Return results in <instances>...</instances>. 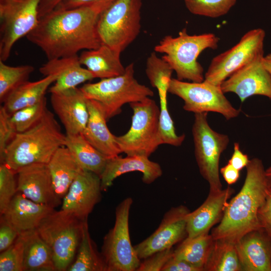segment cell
<instances>
[{"instance_id": "6da1fadb", "label": "cell", "mask_w": 271, "mask_h": 271, "mask_svg": "<svg viewBox=\"0 0 271 271\" xmlns=\"http://www.w3.org/2000/svg\"><path fill=\"white\" fill-rule=\"evenodd\" d=\"M111 3L54 9L40 18L26 37L43 51L48 60L97 49L102 45L97 30L98 17Z\"/></svg>"}, {"instance_id": "7a4b0ae2", "label": "cell", "mask_w": 271, "mask_h": 271, "mask_svg": "<svg viewBox=\"0 0 271 271\" xmlns=\"http://www.w3.org/2000/svg\"><path fill=\"white\" fill-rule=\"evenodd\" d=\"M246 169L241 190L228 201L219 225L211 231L214 239L235 243L245 234L260 228L257 213L268 192L265 170L262 161L256 158L249 160Z\"/></svg>"}, {"instance_id": "3957f363", "label": "cell", "mask_w": 271, "mask_h": 271, "mask_svg": "<svg viewBox=\"0 0 271 271\" xmlns=\"http://www.w3.org/2000/svg\"><path fill=\"white\" fill-rule=\"evenodd\" d=\"M65 139L66 134L48 109L36 124L16 134L6 148L3 163L15 173L33 164H48L56 151L65 146Z\"/></svg>"}, {"instance_id": "277c9868", "label": "cell", "mask_w": 271, "mask_h": 271, "mask_svg": "<svg viewBox=\"0 0 271 271\" xmlns=\"http://www.w3.org/2000/svg\"><path fill=\"white\" fill-rule=\"evenodd\" d=\"M219 41L214 34L190 35L184 28L177 37L165 36L154 50L164 54L162 58L175 71L177 79L201 82L204 80V69L197 58L206 49H217Z\"/></svg>"}, {"instance_id": "5b68a950", "label": "cell", "mask_w": 271, "mask_h": 271, "mask_svg": "<svg viewBox=\"0 0 271 271\" xmlns=\"http://www.w3.org/2000/svg\"><path fill=\"white\" fill-rule=\"evenodd\" d=\"M134 64L125 67L123 74L84 84L80 89L87 99L96 101L107 120L119 114L126 103L142 101L153 96V91L140 83L134 76Z\"/></svg>"}, {"instance_id": "8992f818", "label": "cell", "mask_w": 271, "mask_h": 271, "mask_svg": "<svg viewBox=\"0 0 271 271\" xmlns=\"http://www.w3.org/2000/svg\"><path fill=\"white\" fill-rule=\"evenodd\" d=\"M83 221L69 212L54 210L36 229L51 250L56 270H67L73 261L82 237Z\"/></svg>"}, {"instance_id": "52a82bcc", "label": "cell", "mask_w": 271, "mask_h": 271, "mask_svg": "<svg viewBox=\"0 0 271 271\" xmlns=\"http://www.w3.org/2000/svg\"><path fill=\"white\" fill-rule=\"evenodd\" d=\"M142 0H114L98 17L97 30L102 44L120 52L141 31Z\"/></svg>"}, {"instance_id": "ba28073f", "label": "cell", "mask_w": 271, "mask_h": 271, "mask_svg": "<svg viewBox=\"0 0 271 271\" xmlns=\"http://www.w3.org/2000/svg\"><path fill=\"white\" fill-rule=\"evenodd\" d=\"M133 111L131 126L124 134L115 136L121 153L148 157L163 144L159 127L160 107L150 97L129 103Z\"/></svg>"}, {"instance_id": "9c48e42d", "label": "cell", "mask_w": 271, "mask_h": 271, "mask_svg": "<svg viewBox=\"0 0 271 271\" xmlns=\"http://www.w3.org/2000/svg\"><path fill=\"white\" fill-rule=\"evenodd\" d=\"M207 113H195L192 132L200 173L208 183L209 191L217 192L222 189L219 161L229 144V138L211 128L207 121Z\"/></svg>"}, {"instance_id": "30bf717a", "label": "cell", "mask_w": 271, "mask_h": 271, "mask_svg": "<svg viewBox=\"0 0 271 271\" xmlns=\"http://www.w3.org/2000/svg\"><path fill=\"white\" fill-rule=\"evenodd\" d=\"M132 203V198L127 197L117 206L114 225L104 238L101 254L106 271H137L141 264L129 232Z\"/></svg>"}, {"instance_id": "8fae6325", "label": "cell", "mask_w": 271, "mask_h": 271, "mask_svg": "<svg viewBox=\"0 0 271 271\" xmlns=\"http://www.w3.org/2000/svg\"><path fill=\"white\" fill-rule=\"evenodd\" d=\"M169 92L184 101L185 110L194 113L214 112L229 120L238 116L241 112L232 106L220 86L204 80L201 82H187L172 78Z\"/></svg>"}, {"instance_id": "7c38bea8", "label": "cell", "mask_w": 271, "mask_h": 271, "mask_svg": "<svg viewBox=\"0 0 271 271\" xmlns=\"http://www.w3.org/2000/svg\"><path fill=\"white\" fill-rule=\"evenodd\" d=\"M41 0H0V60L9 57L15 43L38 23Z\"/></svg>"}, {"instance_id": "4fadbf2b", "label": "cell", "mask_w": 271, "mask_h": 271, "mask_svg": "<svg viewBox=\"0 0 271 271\" xmlns=\"http://www.w3.org/2000/svg\"><path fill=\"white\" fill-rule=\"evenodd\" d=\"M265 31L251 30L229 50L214 57L204 75V80L220 86L232 73L256 57L263 55Z\"/></svg>"}, {"instance_id": "5bb4252c", "label": "cell", "mask_w": 271, "mask_h": 271, "mask_svg": "<svg viewBox=\"0 0 271 271\" xmlns=\"http://www.w3.org/2000/svg\"><path fill=\"white\" fill-rule=\"evenodd\" d=\"M190 212L184 205L168 211L156 231L134 246L139 258L145 259L156 252L172 248L187 236V218Z\"/></svg>"}, {"instance_id": "9a60e30c", "label": "cell", "mask_w": 271, "mask_h": 271, "mask_svg": "<svg viewBox=\"0 0 271 271\" xmlns=\"http://www.w3.org/2000/svg\"><path fill=\"white\" fill-rule=\"evenodd\" d=\"M260 55L232 73L221 84L225 93L233 92L241 102L253 95H262L271 99V77Z\"/></svg>"}, {"instance_id": "2e32d148", "label": "cell", "mask_w": 271, "mask_h": 271, "mask_svg": "<svg viewBox=\"0 0 271 271\" xmlns=\"http://www.w3.org/2000/svg\"><path fill=\"white\" fill-rule=\"evenodd\" d=\"M17 175V191L31 200L55 208L62 204L52 183L48 164L36 163L21 168Z\"/></svg>"}, {"instance_id": "e0dca14e", "label": "cell", "mask_w": 271, "mask_h": 271, "mask_svg": "<svg viewBox=\"0 0 271 271\" xmlns=\"http://www.w3.org/2000/svg\"><path fill=\"white\" fill-rule=\"evenodd\" d=\"M101 180L98 175L82 170L62 199L61 209L73 213L81 220L87 219L101 199Z\"/></svg>"}, {"instance_id": "ac0fdd59", "label": "cell", "mask_w": 271, "mask_h": 271, "mask_svg": "<svg viewBox=\"0 0 271 271\" xmlns=\"http://www.w3.org/2000/svg\"><path fill=\"white\" fill-rule=\"evenodd\" d=\"M52 108L63 125L66 134L82 133L89 118L87 98L75 87L51 93Z\"/></svg>"}, {"instance_id": "d6986e66", "label": "cell", "mask_w": 271, "mask_h": 271, "mask_svg": "<svg viewBox=\"0 0 271 271\" xmlns=\"http://www.w3.org/2000/svg\"><path fill=\"white\" fill-rule=\"evenodd\" d=\"M235 246L242 271H271V237L263 229L245 234Z\"/></svg>"}, {"instance_id": "ffe728a7", "label": "cell", "mask_w": 271, "mask_h": 271, "mask_svg": "<svg viewBox=\"0 0 271 271\" xmlns=\"http://www.w3.org/2000/svg\"><path fill=\"white\" fill-rule=\"evenodd\" d=\"M228 186L217 192L209 191L205 201L198 208L188 214L187 218V237H193L209 232L215 224L221 221L234 192Z\"/></svg>"}, {"instance_id": "44dd1931", "label": "cell", "mask_w": 271, "mask_h": 271, "mask_svg": "<svg viewBox=\"0 0 271 271\" xmlns=\"http://www.w3.org/2000/svg\"><path fill=\"white\" fill-rule=\"evenodd\" d=\"M132 172L142 173V181L146 184L152 183L163 174L160 165L146 156L133 155L122 158L118 156L108 158L100 177L101 190L106 191L117 177Z\"/></svg>"}, {"instance_id": "7402d4cb", "label": "cell", "mask_w": 271, "mask_h": 271, "mask_svg": "<svg viewBox=\"0 0 271 271\" xmlns=\"http://www.w3.org/2000/svg\"><path fill=\"white\" fill-rule=\"evenodd\" d=\"M39 71L45 76H57L55 84L49 89L51 93L77 87L94 78L88 69L82 67L78 55L49 60L40 68Z\"/></svg>"}, {"instance_id": "603a6c76", "label": "cell", "mask_w": 271, "mask_h": 271, "mask_svg": "<svg viewBox=\"0 0 271 271\" xmlns=\"http://www.w3.org/2000/svg\"><path fill=\"white\" fill-rule=\"evenodd\" d=\"M54 208L36 203L17 192L1 216L21 233L36 229Z\"/></svg>"}, {"instance_id": "cb8c5ba5", "label": "cell", "mask_w": 271, "mask_h": 271, "mask_svg": "<svg viewBox=\"0 0 271 271\" xmlns=\"http://www.w3.org/2000/svg\"><path fill=\"white\" fill-rule=\"evenodd\" d=\"M89 118L82 133L85 139L95 148L108 158L119 156L121 153L115 139V136L109 130L102 110L95 101L87 99Z\"/></svg>"}, {"instance_id": "d4e9b609", "label": "cell", "mask_w": 271, "mask_h": 271, "mask_svg": "<svg viewBox=\"0 0 271 271\" xmlns=\"http://www.w3.org/2000/svg\"><path fill=\"white\" fill-rule=\"evenodd\" d=\"M120 55V52L102 44L97 49L83 51L79 56V60L94 78L101 79L124 73L125 67L121 62Z\"/></svg>"}, {"instance_id": "484cf974", "label": "cell", "mask_w": 271, "mask_h": 271, "mask_svg": "<svg viewBox=\"0 0 271 271\" xmlns=\"http://www.w3.org/2000/svg\"><path fill=\"white\" fill-rule=\"evenodd\" d=\"M48 166L55 192L62 200L75 178L83 169L65 146L56 151Z\"/></svg>"}, {"instance_id": "4316f807", "label": "cell", "mask_w": 271, "mask_h": 271, "mask_svg": "<svg viewBox=\"0 0 271 271\" xmlns=\"http://www.w3.org/2000/svg\"><path fill=\"white\" fill-rule=\"evenodd\" d=\"M20 234L24 243V271L56 270L51 250L36 229Z\"/></svg>"}, {"instance_id": "83f0119b", "label": "cell", "mask_w": 271, "mask_h": 271, "mask_svg": "<svg viewBox=\"0 0 271 271\" xmlns=\"http://www.w3.org/2000/svg\"><path fill=\"white\" fill-rule=\"evenodd\" d=\"M57 78L56 75H50L38 81L26 82L7 97L3 106L11 115L21 109L39 102L45 97L47 90Z\"/></svg>"}, {"instance_id": "f1b7e54d", "label": "cell", "mask_w": 271, "mask_h": 271, "mask_svg": "<svg viewBox=\"0 0 271 271\" xmlns=\"http://www.w3.org/2000/svg\"><path fill=\"white\" fill-rule=\"evenodd\" d=\"M65 146L82 169L100 177L108 158L91 145L82 134H66Z\"/></svg>"}, {"instance_id": "f546056e", "label": "cell", "mask_w": 271, "mask_h": 271, "mask_svg": "<svg viewBox=\"0 0 271 271\" xmlns=\"http://www.w3.org/2000/svg\"><path fill=\"white\" fill-rule=\"evenodd\" d=\"M215 239L209 232L185 238L173 251V257L184 260L204 271L213 248Z\"/></svg>"}, {"instance_id": "4dcf8cb0", "label": "cell", "mask_w": 271, "mask_h": 271, "mask_svg": "<svg viewBox=\"0 0 271 271\" xmlns=\"http://www.w3.org/2000/svg\"><path fill=\"white\" fill-rule=\"evenodd\" d=\"M68 271H106L101 254L92 240L89 231L87 219L84 220L81 239L75 259Z\"/></svg>"}, {"instance_id": "1f68e13d", "label": "cell", "mask_w": 271, "mask_h": 271, "mask_svg": "<svg viewBox=\"0 0 271 271\" xmlns=\"http://www.w3.org/2000/svg\"><path fill=\"white\" fill-rule=\"evenodd\" d=\"M145 71L150 84L158 90L160 108L168 107L167 94L173 69L167 62L152 52L147 59Z\"/></svg>"}, {"instance_id": "d6a6232c", "label": "cell", "mask_w": 271, "mask_h": 271, "mask_svg": "<svg viewBox=\"0 0 271 271\" xmlns=\"http://www.w3.org/2000/svg\"><path fill=\"white\" fill-rule=\"evenodd\" d=\"M204 271H242L235 243L223 239H215Z\"/></svg>"}, {"instance_id": "836d02e7", "label": "cell", "mask_w": 271, "mask_h": 271, "mask_svg": "<svg viewBox=\"0 0 271 271\" xmlns=\"http://www.w3.org/2000/svg\"><path fill=\"white\" fill-rule=\"evenodd\" d=\"M34 67L30 65L11 66L0 60V101L7 97L18 87L28 81Z\"/></svg>"}, {"instance_id": "e575fe53", "label": "cell", "mask_w": 271, "mask_h": 271, "mask_svg": "<svg viewBox=\"0 0 271 271\" xmlns=\"http://www.w3.org/2000/svg\"><path fill=\"white\" fill-rule=\"evenodd\" d=\"M237 0H184L186 7L192 14L211 18L227 14Z\"/></svg>"}, {"instance_id": "d590c367", "label": "cell", "mask_w": 271, "mask_h": 271, "mask_svg": "<svg viewBox=\"0 0 271 271\" xmlns=\"http://www.w3.org/2000/svg\"><path fill=\"white\" fill-rule=\"evenodd\" d=\"M45 97L39 102L14 112L10 119L17 133L23 132L36 124L44 116L47 110Z\"/></svg>"}, {"instance_id": "8d00e7d4", "label": "cell", "mask_w": 271, "mask_h": 271, "mask_svg": "<svg viewBox=\"0 0 271 271\" xmlns=\"http://www.w3.org/2000/svg\"><path fill=\"white\" fill-rule=\"evenodd\" d=\"M24 243L19 234L14 243L1 252L0 271H24Z\"/></svg>"}, {"instance_id": "74e56055", "label": "cell", "mask_w": 271, "mask_h": 271, "mask_svg": "<svg viewBox=\"0 0 271 271\" xmlns=\"http://www.w3.org/2000/svg\"><path fill=\"white\" fill-rule=\"evenodd\" d=\"M16 174L5 163L0 166V213L3 215L18 192Z\"/></svg>"}, {"instance_id": "f35d334b", "label": "cell", "mask_w": 271, "mask_h": 271, "mask_svg": "<svg viewBox=\"0 0 271 271\" xmlns=\"http://www.w3.org/2000/svg\"><path fill=\"white\" fill-rule=\"evenodd\" d=\"M3 106L0 108V161L3 163L6 148L17 133Z\"/></svg>"}, {"instance_id": "ab89813d", "label": "cell", "mask_w": 271, "mask_h": 271, "mask_svg": "<svg viewBox=\"0 0 271 271\" xmlns=\"http://www.w3.org/2000/svg\"><path fill=\"white\" fill-rule=\"evenodd\" d=\"M173 248L156 252L144 259L137 271H162L166 263L173 257Z\"/></svg>"}, {"instance_id": "60d3db41", "label": "cell", "mask_w": 271, "mask_h": 271, "mask_svg": "<svg viewBox=\"0 0 271 271\" xmlns=\"http://www.w3.org/2000/svg\"><path fill=\"white\" fill-rule=\"evenodd\" d=\"M19 235L17 230L3 216H1L0 252L5 250L11 246Z\"/></svg>"}, {"instance_id": "b9f144b4", "label": "cell", "mask_w": 271, "mask_h": 271, "mask_svg": "<svg viewBox=\"0 0 271 271\" xmlns=\"http://www.w3.org/2000/svg\"><path fill=\"white\" fill-rule=\"evenodd\" d=\"M257 217L260 227L271 237V192L268 191L264 202L258 210Z\"/></svg>"}, {"instance_id": "7bdbcfd3", "label": "cell", "mask_w": 271, "mask_h": 271, "mask_svg": "<svg viewBox=\"0 0 271 271\" xmlns=\"http://www.w3.org/2000/svg\"><path fill=\"white\" fill-rule=\"evenodd\" d=\"M249 161L248 156L240 150L239 144L234 143L233 153L228 163L236 169L240 171L246 167Z\"/></svg>"}, {"instance_id": "ee69618b", "label": "cell", "mask_w": 271, "mask_h": 271, "mask_svg": "<svg viewBox=\"0 0 271 271\" xmlns=\"http://www.w3.org/2000/svg\"><path fill=\"white\" fill-rule=\"evenodd\" d=\"M114 0H63L54 9L68 10L98 3H111Z\"/></svg>"}, {"instance_id": "f6af8a7d", "label": "cell", "mask_w": 271, "mask_h": 271, "mask_svg": "<svg viewBox=\"0 0 271 271\" xmlns=\"http://www.w3.org/2000/svg\"><path fill=\"white\" fill-rule=\"evenodd\" d=\"M162 271H200L189 262L172 257L165 265Z\"/></svg>"}, {"instance_id": "bcb514c9", "label": "cell", "mask_w": 271, "mask_h": 271, "mask_svg": "<svg viewBox=\"0 0 271 271\" xmlns=\"http://www.w3.org/2000/svg\"><path fill=\"white\" fill-rule=\"evenodd\" d=\"M239 172L229 163L220 169V173L228 185L233 184L237 182L239 177Z\"/></svg>"}, {"instance_id": "7dc6e473", "label": "cell", "mask_w": 271, "mask_h": 271, "mask_svg": "<svg viewBox=\"0 0 271 271\" xmlns=\"http://www.w3.org/2000/svg\"><path fill=\"white\" fill-rule=\"evenodd\" d=\"M63 0H41L39 6V18L53 11Z\"/></svg>"}, {"instance_id": "c3c4849f", "label": "cell", "mask_w": 271, "mask_h": 271, "mask_svg": "<svg viewBox=\"0 0 271 271\" xmlns=\"http://www.w3.org/2000/svg\"><path fill=\"white\" fill-rule=\"evenodd\" d=\"M263 64L271 77V53L263 58Z\"/></svg>"}, {"instance_id": "681fc988", "label": "cell", "mask_w": 271, "mask_h": 271, "mask_svg": "<svg viewBox=\"0 0 271 271\" xmlns=\"http://www.w3.org/2000/svg\"><path fill=\"white\" fill-rule=\"evenodd\" d=\"M265 176L267 190L271 192V166L265 170Z\"/></svg>"}]
</instances>
